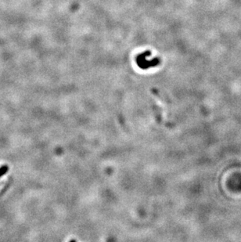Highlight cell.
<instances>
[{
  "label": "cell",
  "instance_id": "6da1fadb",
  "mask_svg": "<svg viewBox=\"0 0 241 242\" xmlns=\"http://www.w3.org/2000/svg\"><path fill=\"white\" fill-rule=\"evenodd\" d=\"M8 169H9V168L6 165H3L2 166V167H0V177L3 176L4 174H6V172L8 171Z\"/></svg>",
  "mask_w": 241,
  "mask_h": 242
},
{
  "label": "cell",
  "instance_id": "7a4b0ae2",
  "mask_svg": "<svg viewBox=\"0 0 241 242\" xmlns=\"http://www.w3.org/2000/svg\"><path fill=\"white\" fill-rule=\"evenodd\" d=\"M70 242H76V241H74V240H72V241H70Z\"/></svg>",
  "mask_w": 241,
  "mask_h": 242
}]
</instances>
